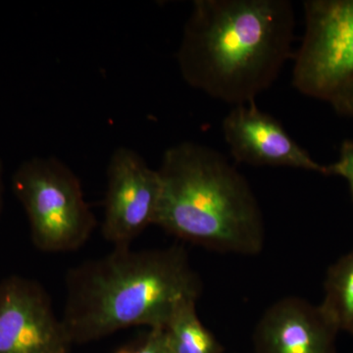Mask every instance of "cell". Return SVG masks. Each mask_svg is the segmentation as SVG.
<instances>
[{"instance_id": "obj_9", "label": "cell", "mask_w": 353, "mask_h": 353, "mask_svg": "<svg viewBox=\"0 0 353 353\" xmlns=\"http://www.w3.org/2000/svg\"><path fill=\"white\" fill-rule=\"evenodd\" d=\"M336 332L319 306L285 297L262 316L255 345L259 353H332Z\"/></svg>"}, {"instance_id": "obj_10", "label": "cell", "mask_w": 353, "mask_h": 353, "mask_svg": "<svg viewBox=\"0 0 353 353\" xmlns=\"http://www.w3.org/2000/svg\"><path fill=\"white\" fill-rule=\"evenodd\" d=\"M173 353H222V347L203 326L196 312V301H188L176 308L164 329Z\"/></svg>"}, {"instance_id": "obj_11", "label": "cell", "mask_w": 353, "mask_h": 353, "mask_svg": "<svg viewBox=\"0 0 353 353\" xmlns=\"http://www.w3.org/2000/svg\"><path fill=\"white\" fill-rule=\"evenodd\" d=\"M319 307L336 331L353 334V250L330 269Z\"/></svg>"}, {"instance_id": "obj_4", "label": "cell", "mask_w": 353, "mask_h": 353, "mask_svg": "<svg viewBox=\"0 0 353 353\" xmlns=\"http://www.w3.org/2000/svg\"><path fill=\"white\" fill-rule=\"evenodd\" d=\"M11 185L27 214L32 243L41 252H74L92 236L97 218L80 179L61 160H25L14 172Z\"/></svg>"}, {"instance_id": "obj_6", "label": "cell", "mask_w": 353, "mask_h": 353, "mask_svg": "<svg viewBox=\"0 0 353 353\" xmlns=\"http://www.w3.org/2000/svg\"><path fill=\"white\" fill-rule=\"evenodd\" d=\"M161 180L138 152L121 146L111 155L101 233L114 248L131 246L157 222Z\"/></svg>"}, {"instance_id": "obj_14", "label": "cell", "mask_w": 353, "mask_h": 353, "mask_svg": "<svg viewBox=\"0 0 353 353\" xmlns=\"http://www.w3.org/2000/svg\"><path fill=\"white\" fill-rule=\"evenodd\" d=\"M328 101L336 112L353 119V79L336 90Z\"/></svg>"}, {"instance_id": "obj_7", "label": "cell", "mask_w": 353, "mask_h": 353, "mask_svg": "<svg viewBox=\"0 0 353 353\" xmlns=\"http://www.w3.org/2000/svg\"><path fill=\"white\" fill-rule=\"evenodd\" d=\"M72 345L43 285L18 275L0 280V353H68Z\"/></svg>"}, {"instance_id": "obj_2", "label": "cell", "mask_w": 353, "mask_h": 353, "mask_svg": "<svg viewBox=\"0 0 353 353\" xmlns=\"http://www.w3.org/2000/svg\"><path fill=\"white\" fill-rule=\"evenodd\" d=\"M201 292V280L182 246L114 248L68 272L61 319L72 343L130 327L164 330L176 308L196 301Z\"/></svg>"}, {"instance_id": "obj_12", "label": "cell", "mask_w": 353, "mask_h": 353, "mask_svg": "<svg viewBox=\"0 0 353 353\" xmlns=\"http://www.w3.org/2000/svg\"><path fill=\"white\" fill-rule=\"evenodd\" d=\"M116 353H173L167 343L164 330L150 329V332L134 345L118 350Z\"/></svg>"}, {"instance_id": "obj_8", "label": "cell", "mask_w": 353, "mask_h": 353, "mask_svg": "<svg viewBox=\"0 0 353 353\" xmlns=\"http://www.w3.org/2000/svg\"><path fill=\"white\" fill-rule=\"evenodd\" d=\"M225 141L234 159L252 166L290 167L329 175L285 131L280 121L254 102L234 106L222 122Z\"/></svg>"}, {"instance_id": "obj_3", "label": "cell", "mask_w": 353, "mask_h": 353, "mask_svg": "<svg viewBox=\"0 0 353 353\" xmlns=\"http://www.w3.org/2000/svg\"><path fill=\"white\" fill-rule=\"evenodd\" d=\"M161 197L155 225L194 245L255 255L263 216L245 176L217 150L183 141L167 148L157 169Z\"/></svg>"}, {"instance_id": "obj_5", "label": "cell", "mask_w": 353, "mask_h": 353, "mask_svg": "<svg viewBox=\"0 0 353 353\" xmlns=\"http://www.w3.org/2000/svg\"><path fill=\"white\" fill-rule=\"evenodd\" d=\"M305 30L294 55L292 85L328 101L353 79V0L304 1Z\"/></svg>"}, {"instance_id": "obj_13", "label": "cell", "mask_w": 353, "mask_h": 353, "mask_svg": "<svg viewBox=\"0 0 353 353\" xmlns=\"http://www.w3.org/2000/svg\"><path fill=\"white\" fill-rule=\"evenodd\" d=\"M329 175L340 176L347 181L353 199V141L347 139L341 143L340 154L334 163L328 166Z\"/></svg>"}, {"instance_id": "obj_1", "label": "cell", "mask_w": 353, "mask_h": 353, "mask_svg": "<svg viewBox=\"0 0 353 353\" xmlns=\"http://www.w3.org/2000/svg\"><path fill=\"white\" fill-rule=\"evenodd\" d=\"M290 0H196L176 51L185 82L233 106L276 82L292 57Z\"/></svg>"}, {"instance_id": "obj_15", "label": "cell", "mask_w": 353, "mask_h": 353, "mask_svg": "<svg viewBox=\"0 0 353 353\" xmlns=\"http://www.w3.org/2000/svg\"><path fill=\"white\" fill-rule=\"evenodd\" d=\"M4 201V167L3 162L0 159V215L3 208Z\"/></svg>"}]
</instances>
